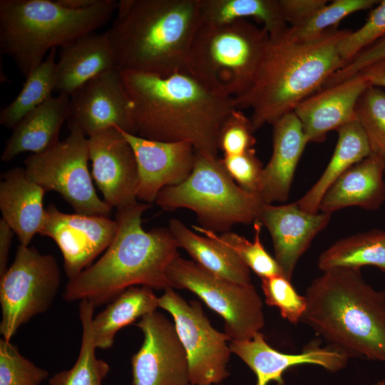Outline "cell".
I'll return each mask as SVG.
<instances>
[{
    "label": "cell",
    "mask_w": 385,
    "mask_h": 385,
    "mask_svg": "<svg viewBox=\"0 0 385 385\" xmlns=\"http://www.w3.org/2000/svg\"><path fill=\"white\" fill-rule=\"evenodd\" d=\"M115 220L109 217L66 213L55 205L46 208L39 235L51 238L59 247L69 279L87 268L109 247L117 232Z\"/></svg>",
    "instance_id": "5bb4252c"
},
{
    "label": "cell",
    "mask_w": 385,
    "mask_h": 385,
    "mask_svg": "<svg viewBox=\"0 0 385 385\" xmlns=\"http://www.w3.org/2000/svg\"><path fill=\"white\" fill-rule=\"evenodd\" d=\"M270 39L248 20L201 22L194 36L185 72L211 92L235 98L252 83Z\"/></svg>",
    "instance_id": "52a82bcc"
},
{
    "label": "cell",
    "mask_w": 385,
    "mask_h": 385,
    "mask_svg": "<svg viewBox=\"0 0 385 385\" xmlns=\"http://www.w3.org/2000/svg\"><path fill=\"white\" fill-rule=\"evenodd\" d=\"M385 36V0L379 1L362 26L349 34L339 43L340 57L348 62L353 57Z\"/></svg>",
    "instance_id": "74e56055"
},
{
    "label": "cell",
    "mask_w": 385,
    "mask_h": 385,
    "mask_svg": "<svg viewBox=\"0 0 385 385\" xmlns=\"http://www.w3.org/2000/svg\"><path fill=\"white\" fill-rule=\"evenodd\" d=\"M283 18L290 28L306 23L319 9L328 3L326 0H279Z\"/></svg>",
    "instance_id": "b9f144b4"
},
{
    "label": "cell",
    "mask_w": 385,
    "mask_h": 385,
    "mask_svg": "<svg viewBox=\"0 0 385 385\" xmlns=\"http://www.w3.org/2000/svg\"><path fill=\"white\" fill-rule=\"evenodd\" d=\"M46 192L29 178L25 168L7 170L0 183V210L2 219L16 235L21 245L29 246L43 225Z\"/></svg>",
    "instance_id": "7402d4cb"
},
{
    "label": "cell",
    "mask_w": 385,
    "mask_h": 385,
    "mask_svg": "<svg viewBox=\"0 0 385 385\" xmlns=\"http://www.w3.org/2000/svg\"><path fill=\"white\" fill-rule=\"evenodd\" d=\"M168 228L178 247L184 249L195 262L207 271L233 282L251 283L250 269L232 250L216 238L215 232L192 225L195 231L204 235H199L175 218L170 220Z\"/></svg>",
    "instance_id": "484cf974"
},
{
    "label": "cell",
    "mask_w": 385,
    "mask_h": 385,
    "mask_svg": "<svg viewBox=\"0 0 385 385\" xmlns=\"http://www.w3.org/2000/svg\"><path fill=\"white\" fill-rule=\"evenodd\" d=\"M220 160L230 177L239 187L259 195L264 167L254 148L239 155H224Z\"/></svg>",
    "instance_id": "ab89813d"
},
{
    "label": "cell",
    "mask_w": 385,
    "mask_h": 385,
    "mask_svg": "<svg viewBox=\"0 0 385 385\" xmlns=\"http://www.w3.org/2000/svg\"><path fill=\"white\" fill-rule=\"evenodd\" d=\"M201 22L220 24L252 18L262 24L270 35L289 26L282 14L279 0H199Z\"/></svg>",
    "instance_id": "f546056e"
},
{
    "label": "cell",
    "mask_w": 385,
    "mask_h": 385,
    "mask_svg": "<svg viewBox=\"0 0 385 385\" xmlns=\"http://www.w3.org/2000/svg\"><path fill=\"white\" fill-rule=\"evenodd\" d=\"M68 125L64 140L25 159L26 172L46 192L59 193L75 212L109 217L112 207L97 195L88 170V138L77 124Z\"/></svg>",
    "instance_id": "9c48e42d"
},
{
    "label": "cell",
    "mask_w": 385,
    "mask_h": 385,
    "mask_svg": "<svg viewBox=\"0 0 385 385\" xmlns=\"http://www.w3.org/2000/svg\"><path fill=\"white\" fill-rule=\"evenodd\" d=\"M92 175L103 200L117 210L138 202L134 152L120 129L112 127L88 138Z\"/></svg>",
    "instance_id": "2e32d148"
},
{
    "label": "cell",
    "mask_w": 385,
    "mask_h": 385,
    "mask_svg": "<svg viewBox=\"0 0 385 385\" xmlns=\"http://www.w3.org/2000/svg\"><path fill=\"white\" fill-rule=\"evenodd\" d=\"M385 162L370 154L343 173L327 190L319 212L332 215L346 207L378 209L385 200Z\"/></svg>",
    "instance_id": "cb8c5ba5"
},
{
    "label": "cell",
    "mask_w": 385,
    "mask_h": 385,
    "mask_svg": "<svg viewBox=\"0 0 385 385\" xmlns=\"http://www.w3.org/2000/svg\"><path fill=\"white\" fill-rule=\"evenodd\" d=\"M330 220V214L307 212L297 202L279 205L263 202L256 219L269 231L274 259L289 280L299 258Z\"/></svg>",
    "instance_id": "ac0fdd59"
},
{
    "label": "cell",
    "mask_w": 385,
    "mask_h": 385,
    "mask_svg": "<svg viewBox=\"0 0 385 385\" xmlns=\"http://www.w3.org/2000/svg\"><path fill=\"white\" fill-rule=\"evenodd\" d=\"M118 1L98 0L83 10H71L50 0L0 1V51L28 76L47 52L94 32L111 19Z\"/></svg>",
    "instance_id": "8992f818"
},
{
    "label": "cell",
    "mask_w": 385,
    "mask_h": 385,
    "mask_svg": "<svg viewBox=\"0 0 385 385\" xmlns=\"http://www.w3.org/2000/svg\"><path fill=\"white\" fill-rule=\"evenodd\" d=\"M261 223L254 222V240L250 242L232 232H226L221 235L215 232L216 238L232 250L241 261L261 279L282 274L279 265L265 249L260 240Z\"/></svg>",
    "instance_id": "836d02e7"
},
{
    "label": "cell",
    "mask_w": 385,
    "mask_h": 385,
    "mask_svg": "<svg viewBox=\"0 0 385 385\" xmlns=\"http://www.w3.org/2000/svg\"><path fill=\"white\" fill-rule=\"evenodd\" d=\"M255 129L250 118L235 108L222 123L218 135V149L224 155L241 154L253 148Z\"/></svg>",
    "instance_id": "f35d334b"
},
{
    "label": "cell",
    "mask_w": 385,
    "mask_h": 385,
    "mask_svg": "<svg viewBox=\"0 0 385 385\" xmlns=\"http://www.w3.org/2000/svg\"><path fill=\"white\" fill-rule=\"evenodd\" d=\"M167 277L171 288L193 292L221 316L231 340L250 339L263 328V304L252 283L218 277L179 255L169 265Z\"/></svg>",
    "instance_id": "30bf717a"
},
{
    "label": "cell",
    "mask_w": 385,
    "mask_h": 385,
    "mask_svg": "<svg viewBox=\"0 0 385 385\" xmlns=\"http://www.w3.org/2000/svg\"><path fill=\"white\" fill-rule=\"evenodd\" d=\"M135 325L144 340L131 358L133 385H192L188 355L174 322L155 311Z\"/></svg>",
    "instance_id": "4fadbf2b"
},
{
    "label": "cell",
    "mask_w": 385,
    "mask_h": 385,
    "mask_svg": "<svg viewBox=\"0 0 385 385\" xmlns=\"http://www.w3.org/2000/svg\"><path fill=\"white\" fill-rule=\"evenodd\" d=\"M159 307L158 297L153 289L131 287L118 295L101 312L93 316L92 333L97 349L112 347L114 338L122 328L131 324Z\"/></svg>",
    "instance_id": "83f0119b"
},
{
    "label": "cell",
    "mask_w": 385,
    "mask_h": 385,
    "mask_svg": "<svg viewBox=\"0 0 385 385\" xmlns=\"http://www.w3.org/2000/svg\"><path fill=\"white\" fill-rule=\"evenodd\" d=\"M369 85L354 75L334 86L322 88L302 101L293 113L307 143H320L327 133L357 120L356 105Z\"/></svg>",
    "instance_id": "ffe728a7"
},
{
    "label": "cell",
    "mask_w": 385,
    "mask_h": 385,
    "mask_svg": "<svg viewBox=\"0 0 385 385\" xmlns=\"http://www.w3.org/2000/svg\"><path fill=\"white\" fill-rule=\"evenodd\" d=\"M0 277V333L10 342L21 325L51 306L61 270L53 255L20 244L14 262Z\"/></svg>",
    "instance_id": "8fae6325"
},
{
    "label": "cell",
    "mask_w": 385,
    "mask_h": 385,
    "mask_svg": "<svg viewBox=\"0 0 385 385\" xmlns=\"http://www.w3.org/2000/svg\"><path fill=\"white\" fill-rule=\"evenodd\" d=\"M355 75L364 78L371 86L385 88V59L371 63Z\"/></svg>",
    "instance_id": "7bdbcfd3"
},
{
    "label": "cell",
    "mask_w": 385,
    "mask_h": 385,
    "mask_svg": "<svg viewBox=\"0 0 385 385\" xmlns=\"http://www.w3.org/2000/svg\"><path fill=\"white\" fill-rule=\"evenodd\" d=\"M155 202L167 211L191 210L201 227L222 233L235 224L254 222L263 203L237 185L220 159L197 152L188 178L161 190Z\"/></svg>",
    "instance_id": "ba28073f"
},
{
    "label": "cell",
    "mask_w": 385,
    "mask_h": 385,
    "mask_svg": "<svg viewBox=\"0 0 385 385\" xmlns=\"http://www.w3.org/2000/svg\"><path fill=\"white\" fill-rule=\"evenodd\" d=\"M371 385H385V381H384V380L379 381H376V382L374 383Z\"/></svg>",
    "instance_id": "bcb514c9"
},
{
    "label": "cell",
    "mask_w": 385,
    "mask_h": 385,
    "mask_svg": "<svg viewBox=\"0 0 385 385\" xmlns=\"http://www.w3.org/2000/svg\"><path fill=\"white\" fill-rule=\"evenodd\" d=\"M95 307L87 300L79 304V318L82 327L81 347L73 366L58 371L49 379L50 385H103L110 371L105 361L97 358L92 333V319Z\"/></svg>",
    "instance_id": "4dcf8cb0"
},
{
    "label": "cell",
    "mask_w": 385,
    "mask_h": 385,
    "mask_svg": "<svg viewBox=\"0 0 385 385\" xmlns=\"http://www.w3.org/2000/svg\"><path fill=\"white\" fill-rule=\"evenodd\" d=\"M106 32L121 71L185 72L200 24L199 0H120Z\"/></svg>",
    "instance_id": "277c9868"
},
{
    "label": "cell",
    "mask_w": 385,
    "mask_h": 385,
    "mask_svg": "<svg viewBox=\"0 0 385 385\" xmlns=\"http://www.w3.org/2000/svg\"><path fill=\"white\" fill-rule=\"evenodd\" d=\"M349 31L334 27L309 41L294 38L289 27L270 35L252 83L233 98L235 108L251 111L255 130L293 112L345 64L338 44Z\"/></svg>",
    "instance_id": "7a4b0ae2"
},
{
    "label": "cell",
    "mask_w": 385,
    "mask_h": 385,
    "mask_svg": "<svg viewBox=\"0 0 385 385\" xmlns=\"http://www.w3.org/2000/svg\"><path fill=\"white\" fill-rule=\"evenodd\" d=\"M57 48L28 76L17 96L0 112V123L13 129L29 113L52 96L56 88Z\"/></svg>",
    "instance_id": "1f68e13d"
},
{
    "label": "cell",
    "mask_w": 385,
    "mask_h": 385,
    "mask_svg": "<svg viewBox=\"0 0 385 385\" xmlns=\"http://www.w3.org/2000/svg\"><path fill=\"white\" fill-rule=\"evenodd\" d=\"M261 287L265 302L277 307L281 316L293 324L301 322L306 309L304 296L298 294L291 283L282 274L261 279Z\"/></svg>",
    "instance_id": "8d00e7d4"
},
{
    "label": "cell",
    "mask_w": 385,
    "mask_h": 385,
    "mask_svg": "<svg viewBox=\"0 0 385 385\" xmlns=\"http://www.w3.org/2000/svg\"><path fill=\"white\" fill-rule=\"evenodd\" d=\"M385 59V36L361 51L334 73L322 88L330 87L354 76L361 69L376 61Z\"/></svg>",
    "instance_id": "60d3db41"
},
{
    "label": "cell",
    "mask_w": 385,
    "mask_h": 385,
    "mask_svg": "<svg viewBox=\"0 0 385 385\" xmlns=\"http://www.w3.org/2000/svg\"><path fill=\"white\" fill-rule=\"evenodd\" d=\"M304 297L300 322L349 358L385 363V291L372 287L360 270L324 271Z\"/></svg>",
    "instance_id": "5b68a950"
},
{
    "label": "cell",
    "mask_w": 385,
    "mask_h": 385,
    "mask_svg": "<svg viewBox=\"0 0 385 385\" xmlns=\"http://www.w3.org/2000/svg\"><path fill=\"white\" fill-rule=\"evenodd\" d=\"M232 354L237 356L254 372L255 385H268L273 381L284 385L283 375L289 368L303 365H317L332 372L343 369L349 357L332 346H320L312 344L302 351L287 354L276 350L265 340L261 332L250 339L231 340Z\"/></svg>",
    "instance_id": "d6986e66"
},
{
    "label": "cell",
    "mask_w": 385,
    "mask_h": 385,
    "mask_svg": "<svg viewBox=\"0 0 385 385\" xmlns=\"http://www.w3.org/2000/svg\"><path fill=\"white\" fill-rule=\"evenodd\" d=\"M118 66L106 33H91L61 48L56 88L70 97L101 73Z\"/></svg>",
    "instance_id": "603a6c76"
},
{
    "label": "cell",
    "mask_w": 385,
    "mask_h": 385,
    "mask_svg": "<svg viewBox=\"0 0 385 385\" xmlns=\"http://www.w3.org/2000/svg\"><path fill=\"white\" fill-rule=\"evenodd\" d=\"M68 121L77 124L88 138L112 127L136 135L118 66L98 75L71 96Z\"/></svg>",
    "instance_id": "9a60e30c"
},
{
    "label": "cell",
    "mask_w": 385,
    "mask_h": 385,
    "mask_svg": "<svg viewBox=\"0 0 385 385\" xmlns=\"http://www.w3.org/2000/svg\"><path fill=\"white\" fill-rule=\"evenodd\" d=\"M136 135L164 142H188L217 157L222 123L236 108L185 72L161 76L121 71Z\"/></svg>",
    "instance_id": "6da1fadb"
},
{
    "label": "cell",
    "mask_w": 385,
    "mask_h": 385,
    "mask_svg": "<svg viewBox=\"0 0 385 385\" xmlns=\"http://www.w3.org/2000/svg\"><path fill=\"white\" fill-rule=\"evenodd\" d=\"M272 153L263 168L259 196L265 203L288 199L294 173L306 145L302 125L292 112L273 124Z\"/></svg>",
    "instance_id": "44dd1931"
},
{
    "label": "cell",
    "mask_w": 385,
    "mask_h": 385,
    "mask_svg": "<svg viewBox=\"0 0 385 385\" xmlns=\"http://www.w3.org/2000/svg\"><path fill=\"white\" fill-rule=\"evenodd\" d=\"M337 131L338 140L330 161L318 180L297 201L299 207L307 212H319L320 202L332 185L349 168L371 153L366 136L357 120Z\"/></svg>",
    "instance_id": "4316f807"
},
{
    "label": "cell",
    "mask_w": 385,
    "mask_h": 385,
    "mask_svg": "<svg viewBox=\"0 0 385 385\" xmlns=\"http://www.w3.org/2000/svg\"><path fill=\"white\" fill-rule=\"evenodd\" d=\"M14 231L3 220H0V276L9 267L8 258Z\"/></svg>",
    "instance_id": "ee69618b"
},
{
    "label": "cell",
    "mask_w": 385,
    "mask_h": 385,
    "mask_svg": "<svg viewBox=\"0 0 385 385\" xmlns=\"http://www.w3.org/2000/svg\"><path fill=\"white\" fill-rule=\"evenodd\" d=\"M374 266L385 273V231L372 230L339 240L319 257L322 272Z\"/></svg>",
    "instance_id": "f1b7e54d"
},
{
    "label": "cell",
    "mask_w": 385,
    "mask_h": 385,
    "mask_svg": "<svg viewBox=\"0 0 385 385\" xmlns=\"http://www.w3.org/2000/svg\"><path fill=\"white\" fill-rule=\"evenodd\" d=\"M158 304L173 319L188 355L191 384H220L230 375L231 339L212 326L199 302L186 301L173 288L164 290Z\"/></svg>",
    "instance_id": "7c38bea8"
},
{
    "label": "cell",
    "mask_w": 385,
    "mask_h": 385,
    "mask_svg": "<svg viewBox=\"0 0 385 385\" xmlns=\"http://www.w3.org/2000/svg\"><path fill=\"white\" fill-rule=\"evenodd\" d=\"M375 0H335L319 9L306 23L290 28L293 36L300 41L314 39L336 25L346 16L373 8Z\"/></svg>",
    "instance_id": "e575fe53"
},
{
    "label": "cell",
    "mask_w": 385,
    "mask_h": 385,
    "mask_svg": "<svg viewBox=\"0 0 385 385\" xmlns=\"http://www.w3.org/2000/svg\"><path fill=\"white\" fill-rule=\"evenodd\" d=\"M355 111L366 136L370 154L385 162V91L369 86L360 96Z\"/></svg>",
    "instance_id": "d6a6232c"
},
{
    "label": "cell",
    "mask_w": 385,
    "mask_h": 385,
    "mask_svg": "<svg viewBox=\"0 0 385 385\" xmlns=\"http://www.w3.org/2000/svg\"><path fill=\"white\" fill-rule=\"evenodd\" d=\"M217 385H223V384H217Z\"/></svg>",
    "instance_id": "7dc6e473"
},
{
    "label": "cell",
    "mask_w": 385,
    "mask_h": 385,
    "mask_svg": "<svg viewBox=\"0 0 385 385\" xmlns=\"http://www.w3.org/2000/svg\"><path fill=\"white\" fill-rule=\"evenodd\" d=\"M48 372L22 356L18 348L0 340V385H40Z\"/></svg>",
    "instance_id": "d590c367"
},
{
    "label": "cell",
    "mask_w": 385,
    "mask_h": 385,
    "mask_svg": "<svg viewBox=\"0 0 385 385\" xmlns=\"http://www.w3.org/2000/svg\"><path fill=\"white\" fill-rule=\"evenodd\" d=\"M150 204L138 201L117 210L114 239L93 265L69 279L63 297L102 305L135 285L170 288L167 270L179 247L168 227L145 231L142 215Z\"/></svg>",
    "instance_id": "3957f363"
},
{
    "label": "cell",
    "mask_w": 385,
    "mask_h": 385,
    "mask_svg": "<svg viewBox=\"0 0 385 385\" xmlns=\"http://www.w3.org/2000/svg\"><path fill=\"white\" fill-rule=\"evenodd\" d=\"M120 130L136 159L138 200L155 202L161 190L181 183L192 173L196 151L190 143L153 140Z\"/></svg>",
    "instance_id": "e0dca14e"
},
{
    "label": "cell",
    "mask_w": 385,
    "mask_h": 385,
    "mask_svg": "<svg viewBox=\"0 0 385 385\" xmlns=\"http://www.w3.org/2000/svg\"><path fill=\"white\" fill-rule=\"evenodd\" d=\"M98 0H57L62 6L71 10H83L95 5Z\"/></svg>",
    "instance_id": "f6af8a7d"
},
{
    "label": "cell",
    "mask_w": 385,
    "mask_h": 385,
    "mask_svg": "<svg viewBox=\"0 0 385 385\" xmlns=\"http://www.w3.org/2000/svg\"><path fill=\"white\" fill-rule=\"evenodd\" d=\"M70 101L66 94L52 96L25 115L12 129L1 160L8 162L25 152L38 153L57 144L61 127L69 116Z\"/></svg>",
    "instance_id": "d4e9b609"
}]
</instances>
